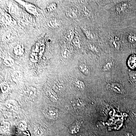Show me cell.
<instances>
[{"mask_svg": "<svg viewBox=\"0 0 136 136\" xmlns=\"http://www.w3.org/2000/svg\"><path fill=\"white\" fill-rule=\"evenodd\" d=\"M128 67L133 70H136V55L132 54L130 56L127 61Z\"/></svg>", "mask_w": 136, "mask_h": 136, "instance_id": "cell-4", "label": "cell"}, {"mask_svg": "<svg viewBox=\"0 0 136 136\" xmlns=\"http://www.w3.org/2000/svg\"><path fill=\"white\" fill-rule=\"evenodd\" d=\"M125 136H133V134L130 132H126L125 134Z\"/></svg>", "mask_w": 136, "mask_h": 136, "instance_id": "cell-29", "label": "cell"}, {"mask_svg": "<svg viewBox=\"0 0 136 136\" xmlns=\"http://www.w3.org/2000/svg\"><path fill=\"white\" fill-rule=\"evenodd\" d=\"M128 39L130 42L131 43H134L136 42V36L135 35L131 34L129 35L128 37Z\"/></svg>", "mask_w": 136, "mask_h": 136, "instance_id": "cell-22", "label": "cell"}, {"mask_svg": "<svg viewBox=\"0 0 136 136\" xmlns=\"http://www.w3.org/2000/svg\"><path fill=\"white\" fill-rule=\"evenodd\" d=\"M82 29L83 31L84 32L85 35L86 37L89 39H92L93 35L90 31L87 30V29H85L84 28H82Z\"/></svg>", "mask_w": 136, "mask_h": 136, "instance_id": "cell-19", "label": "cell"}, {"mask_svg": "<svg viewBox=\"0 0 136 136\" xmlns=\"http://www.w3.org/2000/svg\"><path fill=\"white\" fill-rule=\"evenodd\" d=\"M43 111L44 115L49 119L55 120L58 118V111L54 107H47Z\"/></svg>", "mask_w": 136, "mask_h": 136, "instance_id": "cell-1", "label": "cell"}, {"mask_svg": "<svg viewBox=\"0 0 136 136\" xmlns=\"http://www.w3.org/2000/svg\"><path fill=\"white\" fill-rule=\"evenodd\" d=\"M75 87L78 90H83L85 89V85L83 82L79 80H77L74 83Z\"/></svg>", "mask_w": 136, "mask_h": 136, "instance_id": "cell-7", "label": "cell"}, {"mask_svg": "<svg viewBox=\"0 0 136 136\" xmlns=\"http://www.w3.org/2000/svg\"><path fill=\"white\" fill-rule=\"evenodd\" d=\"M130 78L131 81L136 84V73L134 72H131L129 74Z\"/></svg>", "mask_w": 136, "mask_h": 136, "instance_id": "cell-23", "label": "cell"}, {"mask_svg": "<svg viewBox=\"0 0 136 136\" xmlns=\"http://www.w3.org/2000/svg\"><path fill=\"white\" fill-rule=\"evenodd\" d=\"M10 124L8 122H4L1 126L2 130L3 131H7L9 129Z\"/></svg>", "mask_w": 136, "mask_h": 136, "instance_id": "cell-18", "label": "cell"}, {"mask_svg": "<svg viewBox=\"0 0 136 136\" xmlns=\"http://www.w3.org/2000/svg\"><path fill=\"white\" fill-rule=\"evenodd\" d=\"M112 66L113 64L112 62H107L104 65L103 67V70L105 71H109L112 69Z\"/></svg>", "mask_w": 136, "mask_h": 136, "instance_id": "cell-17", "label": "cell"}, {"mask_svg": "<svg viewBox=\"0 0 136 136\" xmlns=\"http://www.w3.org/2000/svg\"><path fill=\"white\" fill-rule=\"evenodd\" d=\"M65 15L67 17L71 19H75L77 17V16L74 11L72 10H69L66 11Z\"/></svg>", "mask_w": 136, "mask_h": 136, "instance_id": "cell-13", "label": "cell"}, {"mask_svg": "<svg viewBox=\"0 0 136 136\" xmlns=\"http://www.w3.org/2000/svg\"><path fill=\"white\" fill-rule=\"evenodd\" d=\"M57 7V5L55 3H53L49 4L46 7V10L48 12L51 13L56 10Z\"/></svg>", "mask_w": 136, "mask_h": 136, "instance_id": "cell-12", "label": "cell"}, {"mask_svg": "<svg viewBox=\"0 0 136 136\" xmlns=\"http://www.w3.org/2000/svg\"><path fill=\"white\" fill-rule=\"evenodd\" d=\"M9 85L6 82L3 83L1 84V89L2 92L3 93L7 92L9 91Z\"/></svg>", "mask_w": 136, "mask_h": 136, "instance_id": "cell-16", "label": "cell"}, {"mask_svg": "<svg viewBox=\"0 0 136 136\" xmlns=\"http://www.w3.org/2000/svg\"><path fill=\"white\" fill-rule=\"evenodd\" d=\"M79 69L83 74L87 75L89 74L90 71L87 66L84 63L80 64L79 66Z\"/></svg>", "mask_w": 136, "mask_h": 136, "instance_id": "cell-8", "label": "cell"}, {"mask_svg": "<svg viewBox=\"0 0 136 136\" xmlns=\"http://www.w3.org/2000/svg\"><path fill=\"white\" fill-rule=\"evenodd\" d=\"M64 86L63 83L60 81L54 82L52 86V90L56 93L62 92L63 90Z\"/></svg>", "mask_w": 136, "mask_h": 136, "instance_id": "cell-2", "label": "cell"}, {"mask_svg": "<svg viewBox=\"0 0 136 136\" xmlns=\"http://www.w3.org/2000/svg\"><path fill=\"white\" fill-rule=\"evenodd\" d=\"M80 126L78 124H75L72 125L70 128L69 131L72 134H75L77 133L80 131Z\"/></svg>", "mask_w": 136, "mask_h": 136, "instance_id": "cell-9", "label": "cell"}, {"mask_svg": "<svg viewBox=\"0 0 136 136\" xmlns=\"http://www.w3.org/2000/svg\"><path fill=\"white\" fill-rule=\"evenodd\" d=\"M74 37V33L72 30L68 31L65 36L66 39L68 41H71L73 40Z\"/></svg>", "mask_w": 136, "mask_h": 136, "instance_id": "cell-15", "label": "cell"}, {"mask_svg": "<svg viewBox=\"0 0 136 136\" xmlns=\"http://www.w3.org/2000/svg\"><path fill=\"white\" fill-rule=\"evenodd\" d=\"M47 25L50 28H55L58 25L57 20L56 19H51L48 22Z\"/></svg>", "mask_w": 136, "mask_h": 136, "instance_id": "cell-11", "label": "cell"}, {"mask_svg": "<svg viewBox=\"0 0 136 136\" xmlns=\"http://www.w3.org/2000/svg\"><path fill=\"white\" fill-rule=\"evenodd\" d=\"M92 136H96V135H95V134H93L92 135Z\"/></svg>", "mask_w": 136, "mask_h": 136, "instance_id": "cell-30", "label": "cell"}, {"mask_svg": "<svg viewBox=\"0 0 136 136\" xmlns=\"http://www.w3.org/2000/svg\"><path fill=\"white\" fill-rule=\"evenodd\" d=\"M19 75L18 74H13V76H12V78L14 81H16L18 79Z\"/></svg>", "mask_w": 136, "mask_h": 136, "instance_id": "cell-27", "label": "cell"}, {"mask_svg": "<svg viewBox=\"0 0 136 136\" xmlns=\"http://www.w3.org/2000/svg\"><path fill=\"white\" fill-rule=\"evenodd\" d=\"M110 87L112 90L116 93L123 94L125 93L124 89L123 87L119 84L117 83L112 84Z\"/></svg>", "mask_w": 136, "mask_h": 136, "instance_id": "cell-3", "label": "cell"}, {"mask_svg": "<svg viewBox=\"0 0 136 136\" xmlns=\"http://www.w3.org/2000/svg\"><path fill=\"white\" fill-rule=\"evenodd\" d=\"M112 44L113 45L114 47H115L116 48H117V47H118V44H117V42L116 41H113L112 42Z\"/></svg>", "mask_w": 136, "mask_h": 136, "instance_id": "cell-28", "label": "cell"}, {"mask_svg": "<svg viewBox=\"0 0 136 136\" xmlns=\"http://www.w3.org/2000/svg\"><path fill=\"white\" fill-rule=\"evenodd\" d=\"M83 12L84 15L88 16H89V12L88 9L86 7H84L83 8Z\"/></svg>", "mask_w": 136, "mask_h": 136, "instance_id": "cell-25", "label": "cell"}, {"mask_svg": "<svg viewBox=\"0 0 136 136\" xmlns=\"http://www.w3.org/2000/svg\"><path fill=\"white\" fill-rule=\"evenodd\" d=\"M47 97L51 101L55 102L58 100V98L56 92L52 90H49L46 92Z\"/></svg>", "mask_w": 136, "mask_h": 136, "instance_id": "cell-6", "label": "cell"}, {"mask_svg": "<svg viewBox=\"0 0 136 136\" xmlns=\"http://www.w3.org/2000/svg\"><path fill=\"white\" fill-rule=\"evenodd\" d=\"M4 63L6 65L8 66H11L13 65L14 61L13 59L4 60Z\"/></svg>", "mask_w": 136, "mask_h": 136, "instance_id": "cell-24", "label": "cell"}, {"mask_svg": "<svg viewBox=\"0 0 136 136\" xmlns=\"http://www.w3.org/2000/svg\"><path fill=\"white\" fill-rule=\"evenodd\" d=\"M61 55L62 57L65 59H68L69 57V53L66 49H63L61 51Z\"/></svg>", "mask_w": 136, "mask_h": 136, "instance_id": "cell-21", "label": "cell"}, {"mask_svg": "<svg viewBox=\"0 0 136 136\" xmlns=\"http://www.w3.org/2000/svg\"><path fill=\"white\" fill-rule=\"evenodd\" d=\"M18 127L21 130H24L27 127V124L26 121H20L18 122Z\"/></svg>", "mask_w": 136, "mask_h": 136, "instance_id": "cell-14", "label": "cell"}, {"mask_svg": "<svg viewBox=\"0 0 136 136\" xmlns=\"http://www.w3.org/2000/svg\"><path fill=\"white\" fill-rule=\"evenodd\" d=\"M27 94L30 98H33L35 97L36 93V90L33 87H29L27 91Z\"/></svg>", "mask_w": 136, "mask_h": 136, "instance_id": "cell-10", "label": "cell"}, {"mask_svg": "<svg viewBox=\"0 0 136 136\" xmlns=\"http://www.w3.org/2000/svg\"><path fill=\"white\" fill-rule=\"evenodd\" d=\"M75 45L76 46H78L80 45V39L78 38H76L74 42Z\"/></svg>", "mask_w": 136, "mask_h": 136, "instance_id": "cell-26", "label": "cell"}, {"mask_svg": "<svg viewBox=\"0 0 136 136\" xmlns=\"http://www.w3.org/2000/svg\"><path fill=\"white\" fill-rule=\"evenodd\" d=\"M44 133V130L41 128H37L35 131V134L36 136H41Z\"/></svg>", "mask_w": 136, "mask_h": 136, "instance_id": "cell-20", "label": "cell"}, {"mask_svg": "<svg viewBox=\"0 0 136 136\" xmlns=\"http://www.w3.org/2000/svg\"><path fill=\"white\" fill-rule=\"evenodd\" d=\"M72 105L74 108L75 109H81L84 107L85 105V103L82 99H78L73 102Z\"/></svg>", "mask_w": 136, "mask_h": 136, "instance_id": "cell-5", "label": "cell"}]
</instances>
